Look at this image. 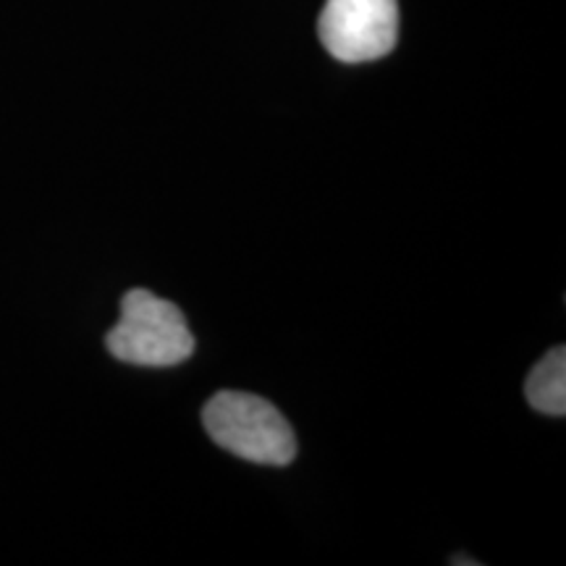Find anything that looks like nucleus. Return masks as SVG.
<instances>
[{
    "instance_id": "1",
    "label": "nucleus",
    "mask_w": 566,
    "mask_h": 566,
    "mask_svg": "<svg viewBox=\"0 0 566 566\" xmlns=\"http://www.w3.org/2000/svg\"><path fill=\"white\" fill-rule=\"evenodd\" d=\"M202 422L212 441L247 462L286 467L296 457L292 424L263 396L216 394L202 409Z\"/></svg>"
},
{
    "instance_id": "2",
    "label": "nucleus",
    "mask_w": 566,
    "mask_h": 566,
    "mask_svg": "<svg viewBox=\"0 0 566 566\" xmlns=\"http://www.w3.org/2000/svg\"><path fill=\"white\" fill-rule=\"evenodd\" d=\"M105 346L122 363L174 367L192 357L195 336L174 302L134 289L122 300V317L105 336Z\"/></svg>"
},
{
    "instance_id": "3",
    "label": "nucleus",
    "mask_w": 566,
    "mask_h": 566,
    "mask_svg": "<svg viewBox=\"0 0 566 566\" xmlns=\"http://www.w3.org/2000/svg\"><path fill=\"white\" fill-rule=\"evenodd\" d=\"M317 30L336 61H378L399 38V6L396 0H325Z\"/></svg>"
},
{
    "instance_id": "4",
    "label": "nucleus",
    "mask_w": 566,
    "mask_h": 566,
    "mask_svg": "<svg viewBox=\"0 0 566 566\" xmlns=\"http://www.w3.org/2000/svg\"><path fill=\"white\" fill-rule=\"evenodd\" d=\"M525 396L541 415H566V349L554 346L527 375Z\"/></svg>"
},
{
    "instance_id": "5",
    "label": "nucleus",
    "mask_w": 566,
    "mask_h": 566,
    "mask_svg": "<svg viewBox=\"0 0 566 566\" xmlns=\"http://www.w3.org/2000/svg\"><path fill=\"white\" fill-rule=\"evenodd\" d=\"M451 564H472V566H475L478 562H475V558H451Z\"/></svg>"
}]
</instances>
